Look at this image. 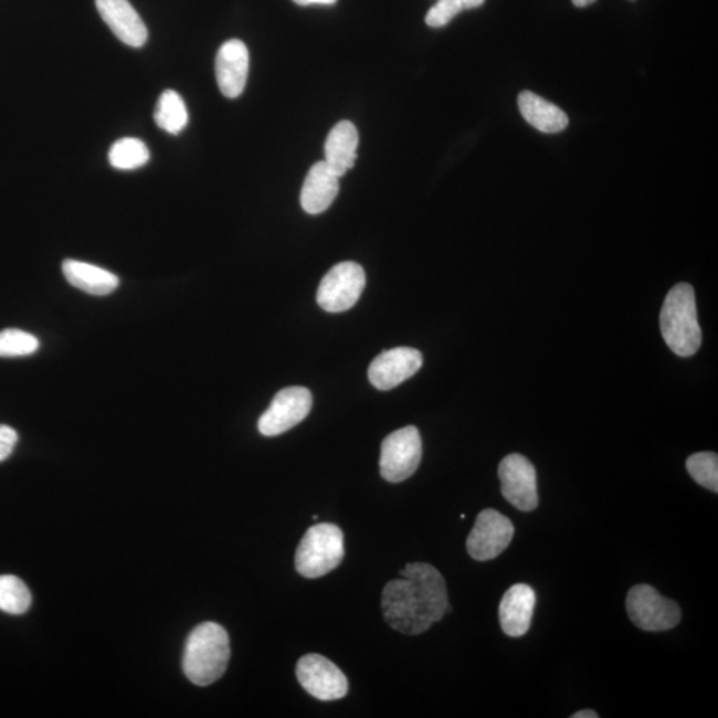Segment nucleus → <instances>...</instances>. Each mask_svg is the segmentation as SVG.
I'll use <instances>...</instances> for the list:
<instances>
[{
    "instance_id": "f03ea898",
    "label": "nucleus",
    "mask_w": 718,
    "mask_h": 718,
    "mask_svg": "<svg viewBox=\"0 0 718 718\" xmlns=\"http://www.w3.org/2000/svg\"><path fill=\"white\" fill-rule=\"evenodd\" d=\"M230 658L228 632L218 623H202L188 636L182 669L189 682L207 687L225 674Z\"/></svg>"
},
{
    "instance_id": "0eeeda50",
    "label": "nucleus",
    "mask_w": 718,
    "mask_h": 718,
    "mask_svg": "<svg viewBox=\"0 0 718 718\" xmlns=\"http://www.w3.org/2000/svg\"><path fill=\"white\" fill-rule=\"evenodd\" d=\"M422 460L420 431L408 426L394 431L384 439L381 448L380 469L383 479L400 483L416 472Z\"/></svg>"
},
{
    "instance_id": "4be33fe9",
    "label": "nucleus",
    "mask_w": 718,
    "mask_h": 718,
    "mask_svg": "<svg viewBox=\"0 0 718 718\" xmlns=\"http://www.w3.org/2000/svg\"><path fill=\"white\" fill-rule=\"evenodd\" d=\"M32 602L29 587L12 574H0V611L10 615H23Z\"/></svg>"
},
{
    "instance_id": "6e6552de",
    "label": "nucleus",
    "mask_w": 718,
    "mask_h": 718,
    "mask_svg": "<svg viewBox=\"0 0 718 718\" xmlns=\"http://www.w3.org/2000/svg\"><path fill=\"white\" fill-rule=\"evenodd\" d=\"M313 404L310 391L293 387L278 391L270 409L258 420V431L264 436H277L297 426L309 415Z\"/></svg>"
},
{
    "instance_id": "1a4fd4ad",
    "label": "nucleus",
    "mask_w": 718,
    "mask_h": 718,
    "mask_svg": "<svg viewBox=\"0 0 718 718\" xmlns=\"http://www.w3.org/2000/svg\"><path fill=\"white\" fill-rule=\"evenodd\" d=\"M514 532L513 521L505 515L493 508L483 510L467 538L469 557L478 561L498 558L510 546Z\"/></svg>"
},
{
    "instance_id": "7ed1b4c3",
    "label": "nucleus",
    "mask_w": 718,
    "mask_h": 718,
    "mask_svg": "<svg viewBox=\"0 0 718 718\" xmlns=\"http://www.w3.org/2000/svg\"><path fill=\"white\" fill-rule=\"evenodd\" d=\"M661 328L665 342L675 355L690 357L700 349L701 329L697 319L695 291L689 284H677L665 297Z\"/></svg>"
},
{
    "instance_id": "bb28decb",
    "label": "nucleus",
    "mask_w": 718,
    "mask_h": 718,
    "mask_svg": "<svg viewBox=\"0 0 718 718\" xmlns=\"http://www.w3.org/2000/svg\"><path fill=\"white\" fill-rule=\"evenodd\" d=\"M293 2L297 3L298 6H331L335 4L337 0H293Z\"/></svg>"
},
{
    "instance_id": "5701e85b",
    "label": "nucleus",
    "mask_w": 718,
    "mask_h": 718,
    "mask_svg": "<svg viewBox=\"0 0 718 718\" xmlns=\"http://www.w3.org/2000/svg\"><path fill=\"white\" fill-rule=\"evenodd\" d=\"M39 339L31 332L19 329L0 331V357H25L39 350Z\"/></svg>"
},
{
    "instance_id": "f3484780",
    "label": "nucleus",
    "mask_w": 718,
    "mask_h": 718,
    "mask_svg": "<svg viewBox=\"0 0 718 718\" xmlns=\"http://www.w3.org/2000/svg\"><path fill=\"white\" fill-rule=\"evenodd\" d=\"M358 144V130L350 122H339L330 130L325 142V162L338 178L355 167Z\"/></svg>"
},
{
    "instance_id": "f257e3e1",
    "label": "nucleus",
    "mask_w": 718,
    "mask_h": 718,
    "mask_svg": "<svg viewBox=\"0 0 718 718\" xmlns=\"http://www.w3.org/2000/svg\"><path fill=\"white\" fill-rule=\"evenodd\" d=\"M382 592V611L391 629L421 635L450 612L445 579L435 567L410 563Z\"/></svg>"
},
{
    "instance_id": "c85d7f7f",
    "label": "nucleus",
    "mask_w": 718,
    "mask_h": 718,
    "mask_svg": "<svg viewBox=\"0 0 718 718\" xmlns=\"http://www.w3.org/2000/svg\"><path fill=\"white\" fill-rule=\"evenodd\" d=\"M595 2L596 0H572V3L577 6V8H587V6H590Z\"/></svg>"
},
{
    "instance_id": "393cba45",
    "label": "nucleus",
    "mask_w": 718,
    "mask_h": 718,
    "mask_svg": "<svg viewBox=\"0 0 718 718\" xmlns=\"http://www.w3.org/2000/svg\"><path fill=\"white\" fill-rule=\"evenodd\" d=\"M485 0H439L427 12L426 23L430 28H443L465 10L481 8Z\"/></svg>"
},
{
    "instance_id": "aec40b11",
    "label": "nucleus",
    "mask_w": 718,
    "mask_h": 718,
    "mask_svg": "<svg viewBox=\"0 0 718 718\" xmlns=\"http://www.w3.org/2000/svg\"><path fill=\"white\" fill-rule=\"evenodd\" d=\"M155 123L167 134L179 135L188 126L189 115L184 101L173 89H167L156 104Z\"/></svg>"
},
{
    "instance_id": "cd10ccee",
    "label": "nucleus",
    "mask_w": 718,
    "mask_h": 718,
    "mask_svg": "<svg viewBox=\"0 0 718 718\" xmlns=\"http://www.w3.org/2000/svg\"><path fill=\"white\" fill-rule=\"evenodd\" d=\"M599 715L593 710H580L572 715V718H598Z\"/></svg>"
},
{
    "instance_id": "6ab92c4d",
    "label": "nucleus",
    "mask_w": 718,
    "mask_h": 718,
    "mask_svg": "<svg viewBox=\"0 0 718 718\" xmlns=\"http://www.w3.org/2000/svg\"><path fill=\"white\" fill-rule=\"evenodd\" d=\"M518 106L525 120L543 134L561 133L570 123L563 109L531 93V91H524L519 95Z\"/></svg>"
},
{
    "instance_id": "dca6fc26",
    "label": "nucleus",
    "mask_w": 718,
    "mask_h": 718,
    "mask_svg": "<svg viewBox=\"0 0 718 718\" xmlns=\"http://www.w3.org/2000/svg\"><path fill=\"white\" fill-rule=\"evenodd\" d=\"M338 192V176L330 171L325 161H318L304 181L302 207L309 214L323 213L336 200Z\"/></svg>"
},
{
    "instance_id": "412c9836",
    "label": "nucleus",
    "mask_w": 718,
    "mask_h": 718,
    "mask_svg": "<svg viewBox=\"0 0 718 718\" xmlns=\"http://www.w3.org/2000/svg\"><path fill=\"white\" fill-rule=\"evenodd\" d=\"M149 156L151 154H149L146 142L135 139V137H124L113 144L108 160L110 166L120 169V171H133V169L146 166Z\"/></svg>"
},
{
    "instance_id": "9b49d317",
    "label": "nucleus",
    "mask_w": 718,
    "mask_h": 718,
    "mask_svg": "<svg viewBox=\"0 0 718 718\" xmlns=\"http://www.w3.org/2000/svg\"><path fill=\"white\" fill-rule=\"evenodd\" d=\"M296 674L299 684L313 697L321 701H335L348 695V678L342 671L321 655L299 658Z\"/></svg>"
},
{
    "instance_id": "b1692460",
    "label": "nucleus",
    "mask_w": 718,
    "mask_h": 718,
    "mask_svg": "<svg viewBox=\"0 0 718 718\" xmlns=\"http://www.w3.org/2000/svg\"><path fill=\"white\" fill-rule=\"evenodd\" d=\"M688 473L698 485L718 493V456L716 453H697L687 461Z\"/></svg>"
},
{
    "instance_id": "ddd939ff",
    "label": "nucleus",
    "mask_w": 718,
    "mask_h": 718,
    "mask_svg": "<svg viewBox=\"0 0 718 718\" xmlns=\"http://www.w3.org/2000/svg\"><path fill=\"white\" fill-rule=\"evenodd\" d=\"M247 74H250V51L239 39L221 45L215 56V80L221 94L236 99L244 93Z\"/></svg>"
},
{
    "instance_id": "2eb2a0df",
    "label": "nucleus",
    "mask_w": 718,
    "mask_h": 718,
    "mask_svg": "<svg viewBox=\"0 0 718 718\" xmlns=\"http://www.w3.org/2000/svg\"><path fill=\"white\" fill-rule=\"evenodd\" d=\"M537 596L530 585L515 584L505 593L499 604L503 632L510 637L525 636L530 630Z\"/></svg>"
},
{
    "instance_id": "423d86ee",
    "label": "nucleus",
    "mask_w": 718,
    "mask_h": 718,
    "mask_svg": "<svg viewBox=\"0 0 718 718\" xmlns=\"http://www.w3.org/2000/svg\"><path fill=\"white\" fill-rule=\"evenodd\" d=\"M367 276L363 267L352 261L332 266L325 274L317 292V303L329 313H341L352 308L361 297Z\"/></svg>"
},
{
    "instance_id": "a878e982",
    "label": "nucleus",
    "mask_w": 718,
    "mask_h": 718,
    "mask_svg": "<svg viewBox=\"0 0 718 718\" xmlns=\"http://www.w3.org/2000/svg\"><path fill=\"white\" fill-rule=\"evenodd\" d=\"M18 443V433L8 424H0V462L9 458Z\"/></svg>"
},
{
    "instance_id": "f8f14e48",
    "label": "nucleus",
    "mask_w": 718,
    "mask_h": 718,
    "mask_svg": "<svg viewBox=\"0 0 718 718\" xmlns=\"http://www.w3.org/2000/svg\"><path fill=\"white\" fill-rule=\"evenodd\" d=\"M422 365V352L416 349L387 350L370 363L369 380L378 390H391L416 374Z\"/></svg>"
},
{
    "instance_id": "4468645a",
    "label": "nucleus",
    "mask_w": 718,
    "mask_h": 718,
    "mask_svg": "<svg viewBox=\"0 0 718 718\" xmlns=\"http://www.w3.org/2000/svg\"><path fill=\"white\" fill-rule=\"evenodd\" d=\"M96 9L117 39L129 47L140 49L148 41V30L128 0H95Z\"/></svg>"
},
{
    "instance_id": "a211bd4d",
    "label": "nucleus",
    "mask_w": 718,
    "mask_h": 718,
    "mask_svg": "<svg viewBox=\"0 0 718 718\" xmlns=\"http://www.w3.org/2000/svg\"><path fill=\"white\" fill-rule=\"evenodd\" d=\"M62 271L70 285L91 296H108L120 284L119 277L113 272L83 261L65 260Z\"/></svg>"
},
{
    "instance_id": "9d476101",
    "label": "nucleus",
    "mask_w": 718,
    "mask_h": 718,
    "mask_svg": "<svg viewBox=\"0 0 718 718\" xmlns=\"http://www.w3.org/2000/svg\"><path fill=\"white\" fill-rule=\"evenodd\" d=\"M501 494L519 511H534L538 507L537 472L532 463L520 454L507 455L500 462Z\"/></svg>"
},
{
    "instance_id": "20e7f679",
    "label": "nucleus",
    "mask_w": 718,
    "mask_h": 718,
    "mask_svg": "<svg viewBox=\"0 0 718 718\" xmlns=\"http://www.w3.org/2000/svg\"><path fill=\"white\" fill-rule=\"evenodd\" d=\"M344 555L341 528L331 524H319L310 527L299 541L295 559L296 570L304 578H321L341 564Z\"/></svg>"
},
{
    "instance_id": "39448f33",
    "label": "nucleus",
    "mask_w": 718,
    "mask_h": 718,
    "mask_svg": "<svg viewBox=\"0 0 718 718\" xmlns=\"http://www.w3.org/2000/svg\"><path fill=\"white\" fill-rule=\"evenodd\" d=\"M625 605L632 623L646 632L675 629L682 620V611L674 600L665 599L648 584L633 587Z\"/></svg>"
}]
</instances>
